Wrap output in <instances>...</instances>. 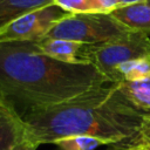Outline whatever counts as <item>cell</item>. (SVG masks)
Segmentation results:
<instances>
[{"label":"cell","mask_w":150,"mask_h":150,"mask_svg":"<svg viewBox=\"0 0 150 150\" xmlns=\"http://www.w3.org/2000/svg\"><path fill=\"white\" fill-rule=\"evenodd\" d=\"M144 150H150V148H148V149H144Z\"/></svg>","instance_id":"ffe728a7"},{"label":"cell","mask_w":150,"mask_h":150,"mask_svg":"<svg viewBox=\"0 0 150 150\" xmlns=\"http://www.w3.org/2000/svg\"><path fill=\"white\" fill-rule=\"evenodd\" d=\"M107 83L94 64L59 61L33 41H0V93L12 104L50 107Z\"/></svg>","instance_id":"7a4b0ae2"},{"label":"cell","mask_w":150,"mask_h":150,"mask_svg":"<svg viewBox=\"0 0 150 150\" xmlns=\"http://www.w3.org/2000/svg\"><path fill=\"white\" fill-rule=\"evenodd\" d=\"M20 116L23 136L35 146L88 135L111 148H150V111L137 105L120 82L96 87L55 105L25 109Z\"/></svg>","instance_id":"6da1fadb"},{"label":"cell","mask_w":150,"mask_h":150,"mask_svg":"<svg viewBox=\"0 0 150 150\" xmlns=\"http://www.w3.org/2000/svg\"><path fill=\"white\" fill-rule=\"evenodd\" d=\"M18 114L16 109L14 108V105L4 97V95L0 93V121L9 117V116H13Z\"/></svg>","instance_id":"9a60e30c"},{"label":"cell","mask_w":150,"mask_h":150,"mask_svg":"<svg viewBox=\"0 0 150 150\" xmlns=\"http://www.w3.org/2000/svg\"><path fill=\"white\" fill-rule=\"evenodd\" d=\"M53 4L69 14L91 13L89 0H53Z\"/></svg>","instance_id":"4fadbf2b"},{"label":"cell","mask_w":150,"mask_h":150,"mask_svg":"<svg viewBox=\"0 0 150 150\" xmlns=\"http://www.w3.org/2000/svg\"><path fill=\"white\" fill-rule=\"evenodd\" d=\"M120 84L137 105L150 111V79L139 82H120Z\"/></svg>","instance_id":"7c38bea8"},{"label":"cell","mask_w":150,"mask_h":150,"mask_svg":"<svg viewBox=\"0 0 150 150\" xmlns=\"http://www.w3.org/2000/svg\"><path fill=\"white\" fill-rule=\"evenodd\" d=\"M148 79H150V57L123 62L114 71V82H139Z\"/></svg>","instance_id":"9c48e42d"},{"label":"cell","mask_w":150,"mask_h":150,"mask_svg":"<svg viewBox=\"0 0 150 150\" xmlns=\"http://www.w3.org/2000/svg\"><path fill=\"white\" fill-rule=\"evenodd\" d=\"M132 30L104 13L70 14L57 22L45 39H66L88 45H102L129 35Z\"/></svg>","instance_id":"3957f363"},{"label":"cell","mask_w":150,"mask_h":150,"mask_svg":"<svg viewBox=\"0 0 150 150\" xmlns=\"http://www.w3.org/2000/svg\"><path fill=\"white\" fill-rule=\"evenodd\" d=\"M150 57V38L143 33L131 32L129 35L102 45H96L93 52V64L114 82L115 68L136 59Z\"/></svg>","instance_id":"277c9868"},{"label":"cell","mask_w":150,"mask_h":150,"mask_svg":"<svg viewBox=\"0 0 150 150\" xmlns=\"http://www.w3.org/2000/svg\"><path fill=\"white\" fill-rule=\"evenodd\" d=\"M36 43L45 54L59 61L73 64H93V52L96 45L66 39H43Z\"/></svg>","instance_id":"8992f818"},{"label":"cell","mask_w":150,"mask_h":150,"mask_svg":"<svg viewBox=\"0 0 150 150\" xmlns=\"http://www.w3.org/2000/svg\"><path fill=\"white\" fill-rule=\"evenodd\" d=\"M91 13L110 14L115 9L120 8L118 0H89Z\"/></svg>","instance_id":"5bb4252c"},{"label":"cell","mask_w":150,"mask_h":150,"mask_svg":"<svg viewBox=\"0 0 150 150\" xmlns=\"http://www.w3.org/2000/svg\"><path fill=\"white\" fill-rule=\"evenodd\" d=\"M110 150H128V149H117V148H111Z\"/></svg>","instance_id":"ac0fdd59"},{"label":"cell","mask_w":150,"mask_h":150,"mask_svg":"<svg viewBox=\"0 0 150 150\" xmlns=\"http://www.w3.org/2000/svg\"><path fill=\"white\" fill-rule=\"evenodd\" d=\"M23 138V123L20 114L0 121V150H13Z\"/></svg>","instance_id":"30bf717a"},{"label":"cell","mask_w":150,"mask_h":150,"mask_svg":"<svg viewBox=\"0 0 150 150\" xmlns=\"http://www.w3.org/2000/svg\"><path fill=\"white\" fill-rule=\"evenodd\" d=\"M68 15H70L68 12L54 4L32 11L1 28L0 41H41Z\"/></svg>","instance_id":"5b68a950"},{"label":"cell","mask_w":150,"mask_h":150,"mask_svg":"<svg viewBox=\"0 0 150 150\" xmlns=\"http://www.w3.org/2000/svg\"><path fill=\"white\" fill-rule=\"evenodd\" d=\"M110 14L132 32L150 35V6L145 2L121 7Z\"/></svg>","instance_id":"52a82bcc"},{"label":"cell","mask_w":150,"mask_h":150,"mask_svg":"<svg viewBox=\"0 0 150 150\" xmlns=\"http://www.w3.org/2000/svg\"><path fill=\"white\" fill-rule=\"evenodd\" d=\"M55 144L60 150H95L96 148L104 145L103 142L96 137L88 135H73L56 139Z\"/></svg>","instance_id":"8fae6325"},{"label":"cell","mask_w":150,"mask_h":150,"mask_svg":"<svg viewBox=\"0 0 150 150\" xmlns=\"http://www.w3.org/2000/svg\"><path fill=\"white\" fill-rule=\"evenodd\" d=\"M38 146H35L33 143H30L29 141H27L23 136V138L15 145V148L13 150H36Z\"/></svg>","instance_id":"2e32d148"},{"label":"cell","mask_w":150,"mask_h":150,"mask_svg":"<svg viewBox=\"0 0 150 150\" xmlns=\"http://www.w3.org/2000/svg\"><path fill=\"white\" fill-rule=\"evenodd\" d=\"M145 1L146 0H118V5L121 8V7L131 6V5H136V4H144Z\"/></svg>","instance_id":"e0dca14e"},{"label":"cell","mask_w":150,"mask_h":150,"mask_svg":"<svg viewBox=\"0 0 150 150\" xmlns=\"http://www.w3.org/2000/svg\"><path fill=\"white\" fill-rule=\"evenodd\" d=\"M53 4V0H0V29L20 16Z\"/></svg>","instance_id":"ba28073f"},{"label":"cell","mask_w":150,"mask_h":150,"mask_svg":"<svg viewBox=\"0 0 150 150\" xmlns=\"http://www.w3.org/2000/svg\"><path fill=\"white\" fill-rule=\"evenodd\" d=\"M145 4H146V5H149V6H150V0H146V1H145Z\"/></svg>","instance_id":"d6986e66"}]
</instances>
